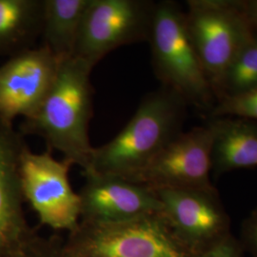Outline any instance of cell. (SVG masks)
<instances>
[{
	"label": "cell",
	"mask_w": 257,
	"mask_h": 257,
	"mask_svg": "<svg viewBox=\"0 0 257 257\" xmlns=\"http://www.w3.org/2000/svg\"><path fill=\"white\" fill-rule=\"evenodd\" d=\"M93 68L77 57L61 62L45 99L23 123L26 134L40 137L48 150L59 152L63 160L80 167L83 173L90 168L94 148L89 138Z\"/></svg>",
	"instance_id": "obj_1"
},
{
	"label": "cell",
	"mask_w": 257,
	"mask_h": 257,
	"mask_svg": "<svg viewBox=\"0 0 257 257\" xmlns=\"http://www.w3.org/2000/svg\"><path fill=\"white\" fill-rule=\"evenodd\" d=\"M187 108L180 95L163 86L148 93L126 126L106 144L93 148L90 168L83 175L134 180L183 132Z\"/></svg>",
	"instance_id": "obj_2"
},
{
	"label": "cell",
	"mask_w": 257,
	"mask_h": 257,
	"mask_svg": "<svg viewBox=\"0 0 257 257\" xmlns=\"http://www.w3.org/2000/svg\"><path fill=\"white\" fill-rule=\"evenodd\" d=\"M148 42L152 63L161 86L180 95L188 106L210 115L216 104L211 83L186 29L178 3H156Z\"/></svg>",
	"instance_id": "obj_3"
},
{
	"label": "cell",
	"mask_w": 257,
	"mask_h": 257,
	"mask_svg": "<svg viewBox=\"0 0 257 257\" xmlns=\"http://www.w3.org/2000/svg\"><path fill=\"white\" fill-rule=\"evenodd\" d=\"M63 257H192L163 214L134 220L92 224L79 222L62 242Z\"/></svg>",
	"instance_id": "obj_4"
},
{
	"label": "cell",
	"mask_w": 257,
	"mask_h": 257,
	"mask_svg": "<svg viewBox=\"0 0 257 257\" xmlns=\"http://www.w3.org/2000/svg\"><path fill=\"white\" fill-rule=\"evenodd\" d=\"M184 17L187 32L217 101L225 74L256 34L240 0H189Z\"/></svg>",
	"instance_id": "obj_5"
},
{
	"label": "cell",
	"mask_w": 257,
	"mask_h": 257,
	"mask_svg": "<svg viewBox=\"0 0 257 257\" xmlns=\"http://www.w3.org/2000/svg\"><path fill=\"white\" fill-rule=\"evenodd\" d=\"M155 7L150 0H92L73 57L95 67L119 47L148 41Z\"/></svg>",
	"instance_id": "obj_6"
},
{
	"label": "cell",
	"mask_w": 257,
	"mask_h": 257,
	"mask_svg": "<svg viewBox=\"0 0 257 257\" xmlns=\"http://www.w3.org/2000/svg\"><path fill=\"white\" fill-rule=\"evenodd\" d=\"M52 151L23 149L19 175L23 198L36 211L41 225L70 232L80 222V198L70 183L71 164L57 160Z\"/></svg>",
	"instance_id": "obj_7"
},
{
	"label": "cell",
	"mask_w": 257,
	"mask_h": 257,
	"mask_svg": "<svg viewBox=\"0 0 257 257\" xmlns=\"http://www.w3.org/2000/svg\"><path fill=\"white\" fill-rule=\"evenodd\" d=\"M211 144L212 133L208 124L182 132L132 182L154 191L213 190Z\"/></svg>",
	"instance_id": "obj_8"
},
{
	"label": "cell",
	"mask_w": 257,
	"mask_h": 257,
	"mask_svg": "<svg viewBox=\"0 0 257 257\" xmlns=\"http://www.w3.org/2000/svg\"><path fill=\"white\" fill-rule=\"evenodd\" d=\"M155 192L168 225L192 254L230 234V217L216 189H160Z\"/></svg>",
	"instance_id": "obj_9"
},
{
	"label": "cell",
	"mask_w": 257,
	"mask_h": 257,
	"mask_svg": "<svg viewBox=\"0 0 257 257\" xmlns=\"http://www.w3.org/2000/svg\"><path fill=\"white\" fill-rule=\"evenodd\" d=\"M60 63L45 48L19 52L0 67V121L27 118L45 99Z\"/></svg>",
	"instance_id": "obj_10"
},
{
	"label": "cell",
	"mask_w": 257,
	"mask_h": 257,
	"mask_svg": "<svg viewBox=\"0 0 257 257\" xmlns=\"http://www.w3.org/2000/svg\"><path fill=\"white\" fill-rule=\"evenodd\" d=\"M80 191V221L110 224L134 220L162 211L156 192L111 175L85 174Z\"/></svg>",
	"instance_id": "obj_11"
},
{
	"label": "cell",
	"mask_w": 257,
	"mask_h": 257,
	"mask_svg": "<svg viewBox=\"0 0 257 257\" xmlns=\"http://www.w3.org/2000/svg\"><path fill=\"white\" fill-rule=\"evenodd\" d=\"M25 147L12 126L0 121V257L15 251L33 231L23 213L19 175L20 156Z\"/></svg>",
	"instance_id": "obj_12"
},
{
	"label": "cell",
	"mask_w": 257,
	"mask_h": 257,
	"mask_svg": "<svg viewBox=\"0 0 257 257\" xmlns=\"http://www.w3.org/2000/svg\"><path fill=\"white\" fill-rule=\"evenodd\" d=\"M208 125L212 133L213 175L257 167V121L216 117L210 118Z\"/></svg>",
	"instance_id": "obj_13"
},
{
	"label": "cell",
	"mask_w": 257,
	"mask_h": 257,
	"mask_svg": "<svg viewBox=\"0 0 257 257\" xmlns=\"http://www.w3.org/2000/svg\"><path fill=\"white\" fill-rule=\"evenodd\" d=\"M92 0H44L42 45L61 63L73 57L85 13Z\"/></svg>",
	"instance_id": "obj_14"
},
{
	"label": "cell",
	"mask_w": 257,
	"mask_h": 257,
	"mask_svg": "<svg viewBox=\"0 0 257 257\" xmlns=\"http://www.w3.org/2000/svg\"><path fill=\"white\" fill-rule=\"evenodd\" d=\"M44 0H0V53L25 48L41 35Z\"/></svg>",
	"instance_id": "obj_15"
},
{
	"label": "cell",
	"mask_w": 257,
	"mask_h": 257,
	"mask_svg": "<svg viewBox=\"0 0 257 257\" xmlns=\"http://www.w3.org/2000/svg\"><path fill=\"white\" fill-rule=\"evenodd\" d=\"M257 87V35L234 59L221 84L217 101ZM216 101V102H217Z\"/></svg>",
	"instance_id": "obj_16"
},
{
	"label": "cell",
	"mask_w": 257,
	"mask_h": 257,
	"mask_svg": "<svg viewBox=\"0 0 257 257\" xmlns=\"http://www.w3.org/2000/svg\"><path fill=\"white\" fill-rule=\"evenodd\" d=\"M209 117H238L257 121V87L222 97L216 102Z\"/></svg>",
	"instance_id": "obj_17"
},
{
	"label": "cell",
	"mask_w": 257,
	"mask_h": 257,
	"mask_svg": "<svg viewBox=\"0 0 257 257\" xmlns=\"http://www.w3.org/2000/svg\"><path fill=\"white\" fill-rule=\"evenodd\" d=\"M62 242L56 237L45 238L32 231L19 248L6 257H63Z\"/></svg>",
	"instance_id": "obj_18"
},
{
	"label": "cell",
	"mask_w": 257,
	"mask_h": 257,
	"mask_svg": "<svg viewBox=\"0 0 257 257\" xmlns=\"http://www.w3.org/2000/svg\"><path fill=\"white\" fill-rule=\"evenodd\" d=\"M192 257H245V251L238 239L230 232L217 243Z\"/></svg>",
	"instance_id": "obj_19"
},
{
	"label": "cell",
	"mask_w": 257,
	"mask_h": 257,
	"mask_svg": "<svg viewBox=\"0 0 257 257\" xmlns=\"http://www.w3.org/2000/svg\"><path fill=\"white\" fill-rule=\"evenodd\" d=\"M238 240L244 251L257 257V208L243 222Z\"/></svg>",
	"instance_id": "obj_20"
},
{
	"label": "cell",
	"mask_w": 257,
	"mask_h": 257,
	"mask_svg": "<svg viewBox=\"0 0 257 257\" xmlns=\"http://www.w3.org/2000/svg\"><path fill=\"white\" fill-rule=\"evenodd\" d=\"M240 4L249 25L255 33L257 31V0H240Z\"/></svg>",
	"instance_id": "obj_21"
}]
</instances>
